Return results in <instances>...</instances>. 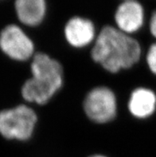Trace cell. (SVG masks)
I'll return each instance as SVG.
<instances>
[{
  "instance_id": "cell-1",
  "label": "cell",
  "mask_w": 156,
  "mask_h": 157,
  "mask_svg": "<svg viewBox=\"0 0 156 157\" xmlns=\"http://www.w3.org/2000/svg\"><path fill=\"white\" fill-rule=\"evenodd\" d=\"M141 54L138 41L112 26L101 29L91 50L93 61L112 74L131 68L139 61Z\"/></svg>"
},
{
  "instance_id": "cell-2",
  "label": "cell",
  "mask_w": 156,
  "mask_h": 157,
  "mask_svg": "<svg viewBox=\"0 0 156 157\" xmlns=\"http://www.w3.org/2000/svg\"><path fill=\"white\" fill-rule=\"evenodd\" d=\"M31 77L22 84L21 95L28 103L45 105L63 85V69L57 60L44 53L34 54L30 63Z\"/></svg>"
},
{
  "instance_id": "cell-3",
  "label": "cell",
  "mask_w": 156,
  "mask_h": 157,
  "mask_svg": "<svg viewBox=\"0 0 156 157\" xmlns=\"http://www.w3.org/2000/svg\"><path fill=\"white\" fill-rule=\"evenodd\" d=\"M38 116L31 107L19 104L0 109V137L7 141H26L34 134Z\"/></svg>"
},
{
  "instance_id": "cell-4",
  "label": "cell",
  "mask_w": 156,
  "mask_h": 157,
  "mask_svg": "<svg viewBox=\"0 0 156 157\" xmlns=\"http://www.w3.org/2000/svg\"><path fill=\"white\" fill-rule=\"evenodd\" d=\"M0 53L14 62H26L35 54L34 44L19 25L7 24L0 30Z\"/></svg>"
},
{
  "instance_id": "cell-5",
  "label": "cell",
  "mask_w": 156,
  "mask_h": 157,
  "mask_svg": "<svg viewBox=\"0 0 156 157\" xmlns=\"http://www.w3.org/2000/svg\"><path fill=\"white\" fill-rule=\"evenodd\" d=\"M88 117L97 124L112 121L117 113V101L114 92L106 86H98L88 93L84 101Z\"/></svg>"
},
{
  "instance_id": "cell-6",
  "label": "cell",
  "mask_w": 156,
  "mask_h": 157,
  "mask_svg": "<svg viewBox=\"0 0 156 157\" xmlns=\"http://www.w3.org/2000/svg\"><path fill=\"white\" fill-rule=\"evenodd\" d=\"M114 18L117 29L131 35L139 31L144 24V7L137 0H124L117 7Z\"/></svg>"
},
{
  "instance_id": "cell-7",
  "label": "cell",
  "mask_w": 156,
  "mask_h": 157,
  "mask_svg": "<svg viewBox=\"0 0 156 157\" xmlns=\"http://www.w3.org/2000/svg\"><path fill=\"white\" fill-rule=\"evenodd\" d=\"M65 38L74 48H84L94 43L97 38L96 27L89 18L75 16L66 22L64 29Z\"/></svg>"
},
{
  "instance_id": "cell-8",
  "label": "cell",
  "mask_w": 156,
  "mask_h": 157,
  "mask_svg": "<svg viewBox=\"0 0 156 157\" xmlns=\"http://www.w3.org/2000/svg\"><path fill=\"white\" fill-rule=\"evenodd\" d=\"M127 107L130 113L135 118L150 117L156 110L155 93L148 88H137L131 94Z\"/></svg>"
},
{
  "instance_id": "cell-9",
  "label": "cell",
  "mask_w": 156,
  "mask_h": 157,
  "mask_svg": "<svg viewBox=\"0 0 156 157\" xmlns=\"http://www.w3.org/2000/svg\"><path fill=\"white\" fill-rule=\"evenodd\" d=\"M14 11L20 22L26 26L42 23L46 13V0H15Z\"/></svg>"
},
{
  "instance_id": "cell-10",
  "label": "cell",
  "mask_w": 156,
  "mask_h": 157,
  "mask_svg": "<svg viewBox=\"0 0 156 157\" xmlns=\"http://www.w3.org/2000/svg\"><path fill=\"white\" fill-rule=\"evenodd\" d=\"M146 62L150 71L156 76V42L149 47L146 55Z\"/></svg>"
},
{
  "instance_id": "cell-11",
  "label": "cell",
  "mask_w": 156,
  "mask_h": 157,
  "mask_svg": "<svg viewBox=\"0 0 156 157\" xmlns=\"http://www.w3.org/2000/svg\"><path fill=\"white\" fill-rule=\"evenodd\" d=\"M149 29H150V34L152 35L153 38L156 39V8H154L153 12L150 14Z\"/></svg>"
},
{
  "instance_id": "cell-12",
  "label": "cell",
  "mask_w": 156,
  "mask_h": 157,
  "mask_svg": "<svg viewBox=\"0 0 156 157\" xmlns=\"http://www.w3.org/2000/svg\"><path fill=\"white\" fill-rule=\"evenodd\" d=\"M89 157H107V156H106V155H101V154H97V155H91V156H89Z\"/></svg>"
}]
</instances>
